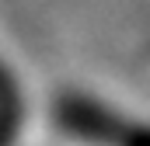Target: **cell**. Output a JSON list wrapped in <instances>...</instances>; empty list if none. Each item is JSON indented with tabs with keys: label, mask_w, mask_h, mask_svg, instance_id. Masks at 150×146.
I'll list each match as a JSON object with an SVG mask.
<instances>
[{
	"label": "cell",
	"mask_w": 150,
	"mask_h": 146,
	"mask_svg": "<svg viewBox=\"0 0 150 146\" xmlns=\"http://www.w3.org/2000/svg\"><path fill=\"white\" fill-rule=\"evenodd\" d=\"M59 115H63V125L77 136H87V139H98V143H108V146H150L147 129L126 125V122L112 118L108 111L80 101V98H67Z\"/></svg>",
	"instance_id": "6da1fadb"
}]
</instances>
